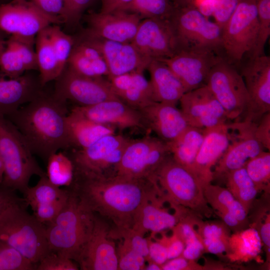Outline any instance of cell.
I'll return each mask as SVG.
<instances>
[{
  "instance_id": "56",
  "label": "cell",
  "mask_w": 270,
  "mask_h": 270,
  "mask_svg": "<svg viewBox=\"0 0 270 270\" xmlns=\"http://www.w3.org/2000/svg\"><path fill=\"white\" fill-rule=\"evenodd\" d=\"M24 201L18 197L16 191L0 185V215L12 205Z\"/></svg>"
},
{
  "instance_id": "61",
  "label": "cell",
  "mask_w": 270,
  "mask_h": 270,
  "mask_svg": "<svg viewBox=\"0 0 270 270\" xmlns=\"http://www.w3.org/2000/svg\"><path fill=\"white\" fill-rule=\"evenodd\" d=\"M6 34H8L0 30V42L5 39Z\"/></svg>"
},
{
  "instance_id": "4",
  "label": "cell",
  "mask_w": 270,
  "mask_h": 270,
  "mask_svg": "<svg viewBox=\"0 0 270 270\" xmlns=\"http://www.w3.org/2000/svg\"><path fill=\"white\" fill-rule=\"evenodd\" d=\"M154 179L160 196L172 206L188 208L201 218L214 214L204 192V187L191 170L176 162L170 154L156 169Z\"/></svg>"
},
{
  "instance_id": "38",
  "label": "cell",
  "mask_w": 270,
  "mask_h": 270,
  "mask_svg": "<svg viewBox=\"0 0 270 270\" xmlns=\"http://www.w3.org/2000/svg\"><path fill=\"white\" fill-rule=\"evenodd\" d=\"M46 175L48 180L58 186H70L74 180V166L70 156L58 152L48 159Z\"/></svg>"
},
{
  "instance_id": "28",
  "label": "cell",
  "mask_w": 270,
  "mask_h": 270,
  "mask_svg": "<svg viewBox=\"0 0 270 270\" xmlns=\"http://www.w3.org/2000/svg\"><path fill=\"white\" fill-rule=\"evenodd\" d=\"M109 80L118 98L136 110L156 102L150 83L143 72H131L112 77Z\"/></svg>"
},
{
  "instance_id": "50",
  "label": "cell",
  "mask_w": 270,
  "mask_h": 270,
  "mask_svg": "<svg viewBox=\"0 0 270 270\" xmlns=\"http://www.w3.org/2000/svg\"><path fill=\"white\" fill-rule=\"evenodd\" d=\"M46 14L63 22L64 0H28Z\"/></svg>"
},
{
  "instance_id": "7",
  "label": "cell",
  "mask_w": 270,
  "mask_h": 270,
  "mask_svg": "<svg viewBox=\"0 0 270 270\" xmlns=\"http://www.w3.org/2000/svg\"><path fill=\"white\" fill-rule=\"evenodd\" d=\"M174 32L179 51L209 50L224 56L222 28L210 21L196 6L176 8L168 20Z\"/></svg>"
},
{
  "instance_id": "2",
  "label": "cell",
  "mask_w": 270,
  "mask_h": 270,
  "mask_svg": "<svg viewBox=\"0 0 270 270\" xmlns=\"http://www.w3.org/2000/svg\"><path fill=\"white\" fill-rule=\"evenodd\" d=\"M66 103L44 93L6 117L20 132L33 154L47 161L70 147Z\"/></svg>"
},
{
  "instance_id": "12",
  "label": "cell",
  "mask_w": 270,
  "mask_h": 270,
  "mask_svg": "<svg viewBox=\"0 0 270 270\" xmlns=\"http://www.w3.org/2000/svg\"><path fill=\"white\" fill-rule=\"evenodd\" d=\"M56 98L66 103L72 102L79 106L94 105L112 100H118L110 80L101 78L80 75L67 66L56 80ZM120 100V99H119Z\"/></svg>"
},
{
  "instance_id": "57",
  "label": "cell",
  "mask_w": 270,
  "mask_h": 270,
  "mask_svg": "<svg viewBox=\"0 0 270 270\" xmlns=\"http://www.w3.org/2000/svg\"><path fill=\"white\" fill-rule=\"evenodd\" d=\"M258 226L254 228L258 231L262 242L264 245L267 260H270V215L266 214L264 222L261 221L256 223Z\"/></svg>"
},
{
  "instance_id": "58",
  "label": "cell",
  "mask_w": 270,
  "mask_h": 270,
  "mask_svg": "<svg viewBox=\"0 0 270 270\" xmlns=\"http://www.w3.org/2000/svg\"><path fill=\"white\" fill-rule=\"evenodd\" d=\"M132 0H101V12L108 13L119 10Z\"/></svg>"
},
{
  "instance_id": "36",
  "label": "cell",
  "mask_w": 270,
  "mask_h": 270,
  "mask_svg": "<svg viewBox=\"0 0 270 270\" xmlns=\"http://www.w3.org/2000/svg\"><path fill=\"white\" fill-rule=\"evenodd\" d=\"M222 178L225 180L226 188L248 214L258 192L245 168L230 171Z\"/></svg>"
},
{
  "instance_id": "21",
  "label": "cell",
  "mask_w": 270,
  "mask_h": 270,
  "mask_svg": "<svg viewBox=\"0 0 270 270\" xmlns=\"http://www.w3.org/2000/svg\"><path fill=\"white\" fill-rule=\"evenodd\" d=\"M85 35L108 40L131 42L142 20L137 14L122 10L93 12L86 18Z\"/></svg>"
},
{
  "instance_id": "52",
  "label": "cell",
  "mask_w": 270,
  "mask_h": 270,
  "mask_svg": "<svg viewBox=\"0 0 270 270\" xmlns=\"http://www.w3.org/2000/svg\"><path fill=\"white\" fill-rule=\"evenodd\" d=\"M254 134L264 149L270 150V112L264 114L256 122Z\"/></svg>"
},
{
  "instance_id": "39",
  "label": "cell",
  "mask_w": 270,
  "mask_h": 270,
  "mask_svg": "<svg viewBox=\"0 0 270 270\" xmlns=\"http://www.w3.org/2000/svg\"><path fill=\"white\" fill-rule=\"evenodd\" d=\"M66 66L76 74L85 76L101 78L108 76V68L104 58L92 60L85 57L73 48Z\"/></svg>"
},
{
  "instance_id": "48",
  "label": "cell",
  "mask_w": 270,
  "mask_h": 270,
  "mask_svg": "<svg viewBox=\"0 0 270 270\" xmlns=\"http://www.w3.org/2000/svg\"><path fill=\"white\" fill-rule=\"evenodd\" d=\"M96 0H64V23L74 24L78 23L84 10Z\"/></svg>"
},
{
  "instance_id": "46",
  "label": "cell",
  "mask_w": 270,
  "mask_h": 270,
  "mask_svg": "<svg viewBox=\"0 0 270 270\" xmlns=\"http://www.w3.org/2000/svg\"><path fill=\"white\" fill-rule=\"evenodd\" d=\"M116 247L118 270H144L145 258L136 252L124 240L121 239Z\"/></svg>"
},
{
  "instance_id": "42",
  "label": "cell",
  "mask_w": 270,
  "mask_h": 270,
  "mask_svg": "<svg viewBox=\"0 0 270 270\" xmlns=\"http://www.w3.org/2000/svg\"><path fill=\"white\" fill-rule=\"evenodd\" d=\"M258 30L254 46L246 57L264 54V47L270 35V0H256Z\"/></svg>"
},
{
  "instance_id": "60",
  "label": "cell",
  "mask_w": 270,
  "mask_h": 270,
  "mask_svg": "<svg viewBox=\"0 0 270 270\" xmlns=\"http://www.w3.org/2000/svg\"><path fill=\"white\" fill-rule=\"evenodd\" d=\"M4 177V166L0 157V185L2 184Z\"/></svg>"
},
{
  "instance_id": "35",
  "label": "cell",
  "mask_w": 270,
  "mask_h": 270,
  "mask_svg": "<svg viewBox=\"0 0 270 270\" xmlns=\"http://www.w3.org/2000/svg\"><path fill=\"white\" fill-rule=\"evenodd\" d=\"M262 243L259 234L254 228L236 232L230 238L228 257L232 261L253 260L260 252Z\"/></svg>"
},
{
  "instance_id": "9",
  "label": "cell",
  "mask_w": 270,
  "mask_h": 270,
  "mask_svg": "<svg viewBox=\"0 0 270 270\" xmlns=\"http://www.w3.org/2000/svg\"><path fill=\"white\" fill-rule=\"evenodd\" d=\"M206 85L224 109L228 120L244 116L250 98L244 80L237 68L224 58L210 69Z\"/></svg>"
},
{
  "instance_id": "45",
  "label": "cell",
  "mask_w": 270,
  "mask_h": 270,
  "mask_svg": "<svg viewBox=\"0 0 270 270\" xmlns=\"http://www.w3.org/2000/svg\"><path fill=\"white\" fill-rule=\"evenodd\" d=\"M36 266L14 248L0 242V270H33Z\"/></svg>"
},
{
  "instance_id": "17",
  "label": "cell",
  "mask_w": 270,
  "mask_h": 270,
  "mask_svg": "<svg viewBox=\"0 0 270 270\" xmlns=\"http://www.w3.org/2000/svg\"><path fill=\"white\" fill-rule=\"evenodd\" d=\"M78 40L100 52L108 68V78L131 72H144L152 60L144 56L132 42L108 40L83 34Z\"/></svg>"
},
{
  "instance_id": "1",
  "label": "cell",
  "mask_w": 270,
  "mask_h": 270,
  "mask_svg": "<svg viewBox=\"0 0 270 270\" xmlns=\"http://www.w3.org/2000/svg\"><path fill=\"white\" fill-rule=\"evenodd\" d=\"M73 190L95 214L111 220L114 230L132 228L136 212L156 188L154 180L74 172Z\"/></svg>"
},
{
  "instance_id": "47",
  "label": "cell",
  "mask_w": 270,
  "mask_h": 270,
  "mask_svg": "<svg viewBox=\"0 0 270 270\" xmlns=\"http://www.w3.org/2000/svg\"><path fill=\"white\" fill-rule=\"evenodd\" d=\"M38 270H78L73 260L60 254L50 251L36 265Z\"/></svg>"
},
{
  "instance_id": "24",
  "label": "cell",
  "mask_w": 270,
  "mask_h": 270,
  "mask_svg": "<svg viewBox=\"0 0 270 270\" xmlns=\"http://www.w3.org/2000/svg\"><path fill=\"white\" fill-rule=\"evenodd\" d=\"M230 137L227 123L205 129L204 138L194 166V172L204 187L213 180L212 168L226 150Z\"/></svg>"
},
{
  "instance_id": "8",
  "label": "cell",
  "mask_w": 270,
  "mask_h": 270,
  "mask_svg": "<svg viewBox=\"0 0 270 270\" xmlns=\"http://www.w3.org/2000/svg\"><path fill=\"white\" fill-rule=\"evenodd\" d=\"M256 0H242L222 30L224 58L236 67L252 50L256 40Z\"/></svg>"
},
{
  "instance_id": "49",
  "label": "cell",
  "mask_w": 270,
  "mask_h": 270,
  "mask_svg": "<svg viewBox=\"0 0 270 270\" xmlns=\"http://www.w3.org/2000/svg\"><path fill=\"white\" fill-rule=\"evenodd\" d=\"M242 0H218L213 16L217 23L222 29Z\"/></svg>"
},
{
  "instance_id": "44",
  "label": "cell",
  "mask_w": 270,
  "mask_h": 270,
  "mask_svg": "<svg viewBox=\"0 0 270 270\" xmlns=\"http://www.w3.org/2000/svg\"><path fill=\"white\" fill-rule=\"evenodd\" d=\"M36 38H19L10 36L7 43L14 50L26 70H38L36 50Z\"/></svg>"
},
{
  "instance_id": "18",
  "label": "cell",
  "mask_w": 270,
  "mask_h": 270,
  "mask_svg": "<svg viewBox=\"0 0 270 270\" xmlns=\"http://www.w3.org/2000/svg\"><path fill=\"white\" fill-rule=\"evenodd\" d=\"M106 221L96 214L92 231L76 260L82 270H118L116 247Z\"/></svg>"
},
{
  "instance_id": "53",
  "label": "cell",
  "mask_w": 270,
  "mask_h": 270,
  "mask_svg": "<svg viewBox=\"0 0 270 270\" xmlns=\"http://www.w3.org/2000/svg\"><path fill=\"white\" fill-rule=\"evenodd\" d=\"M152 238H147L148 256L146 260H150L161 266L168 260L167 250L162 244Z\"/></svg>"
},
{
  "instance_id": "29",
  "label": "cell",
  "mask_w": 270,
  "mask_h": 270,
  "mask_svg": "<svg viewBox=\"0 0 270 270\" xmlns=\"http://www.w3.org/2000/svg\"><path fill=\"white\" fill-rule=\"evenodd\" d=\"M146 70L150 72L155 101L176 105L186 92L178 78L165 64L157 59H152Z\"/></svg>"
},
{
  "instance_id": "6",
  "label": "cell",
  "mask_w": 270,
  "mask_h": 270,
  "mask_svg": "<svg viewBox=\"0 0 270 270\" xmlns=\"http://www.w3.org/2000/svg\"><path fill=\"white\" fill-rule=\"evenodd\" d=\"M33 154L16 128L0 116V157L4 166L2 184L24 194L33 176H46Z\"/></svg>"
},
{
  "instance_id": "51",
  "label": "cell",
  "mask_w": 270,
  "mask_h": 270,
  "mask_svg": "<svg viewBox=\"0 0 270 270\" xmlns=\"http://www.w3.org/2000/svg\"><path fill=\"white\" fill-rule=\"evenodd\" d=\"M163 232H162L161 238H159L151 236L164 246L167 250L168 260L180 256L185 247L183 241L174 232L170 236H168Z\"/></svg>"
},
{
  "instance_id": "19",
  "label": "cell",
  "mask_w": 270,
  "mask_h": 270,
  "mask_svg": "<svg viewBox=\"0 0 270 270\" xmlns=\"http://www.w3.org/2000/svg\"><path fill=\"white\" fill-rule=\"evenodd\" d=\"M144 56L151 59L172 57L179 52L176 37L169 20H141L131 42Z\"/></svg>"
},
{
  "instance_id": "59",
  "label": "cell",
  "mask_w": 270,
  "mask_h": 270,
  "mask_svg": "<svg viewBox=\"0 0 270 270\" xmlns=\"http://www.w3.org/2000/svg\"><path fill=\"white\" fill-rule=\"evenodd\" d=\"M146 262L148 264H146L145 270H162L161 266L154 262L148 260Z\"/></svg>"
},
{
  "instance_id": "20",
  "label": "cell",
  "mask_w": 270,
  "mask_h": 270,
  "mask_svg": "<svg viewBox=\"0 0 270 270\" xmlns=\"http://www.w3.org/2000/svg\"><path fill=\"white\" fill-rule=\"evenodd\" d=\"M180 110L190 126L208 128L226 123V112L206 86L185 92L180 98Z\"/></svg>"
},
{
  "instance_id": "62",
  "label": "cell",
  "mask_w": 270,
  "mask_h": 270,
  "mask_svg": "<svg viewBox=\"0 0 270 270\" xmlns=\"http://www.w3.org/2000/svg\"><path fill=\"white\" fill-rule=\"evenodd\" d=\"M2 4V2L1 0H0V6Z\"/></svg>"
},
{
  "instance_id": "54",
  "label": "cell",
  "mask_w": 270,
  "mask_h": 270,
  "mask_svg": "<svg viewBox=\"0 0 270 270\" xmlns=\"http://www.w3.org/2000/svg\"><path fill=\"white\" fill-rule=\"evenodd\" d=\"M162 270H203L204 267L198 264L196 260H188L181 255L168 260L161 265Z\"/></svg>"
},
{
  "instance_id": "13",
  "label": "cell",
  "mask_w": 270,
  "mask_h": 270,
  "mask_svg": "<svg viewBox=\"0 0 270 270\" xmlns=\"http://www.w3.org/2000/svg\"><path fill=\"white\" fill-rule=\"evenodd\" d=\"M62 23L36 8L28 0H12L0 6V30L10 36L36 38L42 30Z\"/></svg>"
},
{
  "instance_id": "11",
  "label": "cell",
  "mask_w": 270,
  "mask_h": 270,
  "mask_svg": "<svg viewBox=\"0 0 270 270\" xmlns=\"http://www.w3.org/2000/svg\"><path fill=\"white\" fill-rule=\"evenodd\" d=\"M170 154L167 144L158 138L146 136L131 140L117 166L115 176L152 180L158 168Z\"/></svg>"
},
{
  "instance_id": "22",
  "label": "cell",
  "mask_w": 270,
  "mask_h": 270,
  "mask_svg": "<svg viewBox=\"0 0 270 270\" xmlns=\"http://www.w3.org/2000/svg\"><path fill=\"white\" fill-rule=\"evenodd\" d=\"M72 110L90 120L116 128H148L140 112L119 99L90 106H76Z\"/></svg>"
},
{
  "instance_id": "14",
  "label": "cell",
  "mask_w": 270,
  "mask_h": 270,
  "mask_svg": "<svg viewBox=\"0 0 270 270\" xmlns=\"http://www.w3.org/2000/svg\"><path fill=\"white\" fill-rule=\"evenodd\" d=\"M256 122L244 118L228 124L230 141L226 150L216 164L213 180L228 172L244 168L246 162L264 150L256 138Z\"/></svg>"
},
{
  "instance_id": "31",
  "label": "cell",
  "mask_w": 270,
  "mask_h": 270,
  "mask_svg": "<svg viewBox=\"0 0 270 270\" xmlns=\"http://www.w3.org/2000/svg\"><path fill=\"white\" fill-rule=\"evenodd\" d=\"M204 192L208 204L222 222L234 230L239 228L241 224L236 218L242 214L244 209L230 192L212 183L204 187Z\"/></svg>"
},
{
  "instance_id": "41",
  "label": "cell",
  "mask_w": 270,
  "mask_h": 270,
  "mask_svg": "<svg viewBox=\"0 0 270 270\" xmlns=\"http://www.w3.org/2000/svg\"><path fill=\"white\" fill-rule=\"evenodd\" d=\"M48 32L59 70L62 74L66 66L75 38L63 32L58 24L50 26L48 27Z\"/></svg>"
},
{
  "instance_id": "25",
  "label": "cell",
  "mask_w": 270,
  "mask_h": 270,
  "mask_svg": "<svg viewBox=\"0 0 270 270\" xmlns=\"http://www.w3.org/2000/svg\"><path fill=\"white\" fill-rule=\"evenodd\" d=\"M139 110L147 127L166 143L174 140L189 126L176 105L155 102Z\"/></svg>"
},
{
  "instance_id": "30",
  "label": "cell",
  "mask_w": 270,
  "mask_h": 270,
  "mask_svg": "<svg viewBox=\"0 0 270 270\" xmlns=\"http://www.w3.org/2000/svg\"><path fill=\"white\" fill-rule=\"evenodd\" d=\"M66 124L71 146L86 148L100 138L116 133V128L90 120L71 110L66 116Z\"/></svg>"
},
{
  "instance_id": "40",
  "label": "cell",
  "mask_w": 270,
  "mask_h": 270,
  "mask_svg": "<svg viewBox=\"0 0 270 270\" xmlns=\"http://www.w3.org/2000/svg\"><path fill=\"white\" fill-rule=\"evenodd\" d=\"M244 168L258 192L268 191L270 184V152L262 151L250 158Z\"/></svg>"
},
{
  "instance_id": "26",
  "label": "cell",
  "mask_w": 270,
  "mask_h": 270,
  "mask_svg": "<svg viewBox=\"0 0 270 270\" xmlns=\"http://www.w3.org/2000/svg\"><path fill=\"white\" fill-rule=\"evenodd\" d=\"M40 79L29 74L14 78L0 74V116L6 117L43 92Z\"/></svg>"
},
{
  "instance_id": "34",
  "label": "cell",
  "mask_w": 270,
  "mask_h": 270,
  "mask_svg": "<svg viewBox=\"0 0 270 270\" xmlns=\"http://www.w3.org/2000/svg\"><path fill=\"white\" fill-rule=\"evenodd\" d=\"M49 26L38 32L35 40L38 66L40 73L39 79L42 86L56 80L61 74L50 38Z\"/></svg>"
},
{
  "instance_id": "15",
  "label": "cell",
  "mask_w": 270,
  "mask_h": 270,
  "mask_svg": "<svg viewBox=\"0 0 270 270\" xmlns=\"http://www.w3.org/2000/svg\"><path fill=\"white\" fill-rule=\"evenodd\" d=\"M247 58L236 68L250 98L244 118L256 122L264 114L270 112V57L264 54Z\"/></svg>"
},
{
  "instance_id": "5",
  "label": "cell",
  "mask_w": 270,
  "mask_h": 270,
  "mask_svg": "<svg viewBox=\"0 0 270 270\" xmlns=\"http://www.w3.org/2000/svg\"><path fill=\"white\" fill-rule=\"evenodd\" d=\"M25 201L0 215V242L21 253L36 266L50 252L46 227L26 210Z\"/></svg>"
},
{
  "instance_id": "23",
  "label": "cell",
  "mask_w": 270,
  "mask_h": 270,
  "mask_svg": "<svg viewBox=\"0 0 270 270\" xmlns=\"http://www.w3.org/2000/svg\"><path fill=\"white\" fill-rule=\"evenodd\" d=\"M24 194L27 206H30L34 216L46 224L53 220L64 206L69 190L52 184L46 175L40 177L36 184L28 187Z\"/></svg>"
},
{
  "instance_id": "16",
  "label": "cell",
  "mask_w": 270,
  "mask_h": 270,
  "mask_svg": "<svg viewBox=\"0 0 270 270\" xmlns=\"http://www.w3.org/2000/svg\"><path fill=\"white\" fill-rule=\"evenodd\" d=\"M224 58L209 50H182L168 58L157 59L165 64L183 84L186 92L206 85L212 68Z\"/></svg>"
},
{
  "instance_id": "37",
  "label": "cell",
  "mask_w": 270,
  "mask_h": 270,
  "mask_svg": "<svg viewBox=\"0 0 270 270\" xmlns=\"http://www.w3.org/2000/svg\"><path fill=\"white\" fill-rule=\"evenodd\" d=\"M174 8L172 0H132L119 10L135 14L142 20H168Z\"/></svg>"
},
{
  "instance_id": "63",
  "label": "cell",
  "mask_w": 270,
  "mask_h": 270,
  "mask_svg": "<svg viewBox=\"0 0 270 270\" xmlns=\"http://www.w3.org/2000/svg\"></svg>"
},
{
  "instance_id": "32",
  "label": "cell",
  "mask_w": 270,
  "mask_h": 270,
  "mask_svg": "<svg viewBox=\"0 0 270 270\" xmlns=\"http://www.w3.org/2000/svg\"><path fill=\"white\" fill-rule=\"evenodd\" d=\"M205 129L188 126L174 140L166 143L173 158L192 170L196 158L202 144Z\"/></svg>"
},
{
  "instance_id": "33",
  "label": "cell",
  "mask_w": 270,
  "mask_h": 270,
  "mask_svg": "<svg viewBox=\"0 0 270 270\" xmlns=\"http://www.w3.org/2000/svg\"><path fill=\"white\" fill-rule=\"evenodd\" d=\"M192 218L205 252L216 255L227 254L230 236L228 226L223 222H204L194 214Z\"/></svg>"
},
{
  "instance_id": "27",
  "label": "cell",
  "mask_w": 270,
  "mask_h": 270,
  "mask_svg": "<svg viewBox=\"0 0 270 270\" xmlns=\"http://www.w3.org/2000/svg\"><path fill=\"white\" fill-rule=\"evenodd\" d=\"M157 188L144 200L136 212L132 228L144 236L147 232L152 234L166 229H172L178 223L179 216L175 212L171 214L163 208V198L160 196Z\"/></svg>"
},
{
  "instance_id": "64",
  "label": "cell",
  "mask_w": 270,
  "mask_h": 270,
  "mask_svg": "<svg viewBox=\"0 0 270 270\" xmlns=\"http://www.w3.org/2000/svg\"><path fill=\"white\" fill-rule=\"evenodd\" d=\"M1 42V41H0Z\"/></svg>"
},
{
  "instance_id": "43",
  "label": "cell",
  "mask_w": 270,
  "mask_h": 270,
  "mask_svg": "<svg viewBox=\"0 0 270 270\" xmlns=\"http://www.w3.org/2000/svg\"><path fill=\"white\" fill-rule=\"evenodd\" d=\"M26 69L14 50L4 39L0 42V74L8 78H18Z\"/></svg>"
},
{
  "instance_id": "55",
  "label": "cell",
  "mask_w": 270,
  "mask_h": 270,
  "mask_svg": "<svg viewBox=\"0 0 270 270\" xmlns=\"http://www.w3.org/2000/svg\"><path fill=\"white\" fill-rule=\"evenodd\" d=\"M184 244L185 247L181 256L187 260H196L205 252L198 234L186 241Z\"/></svg>"
},
{
  "instance_id": "3",
  "label": "cell",
  "mask_w": 270,
  "mask_h": 270,
  "mask_svg": "<svg viewBox=\"0 0 270 270\" xmlns=\"http://www.w3.org/2000/svg\"><path fill=\"white\" fill-rule=\"evenodd\" d=\"M67 201L60 212L46 224L50 251L76 262L93 230L96 214L70 188Z\"/></svg>"
},
{
  "instance_id": "10",
  "label": "cell",
  "mask_w": 270,
  "mask_h": 270,
  "mask_svg": "<svg viewBox=\"0 0 270 270\" xmlns=\"http://www.w3.org/2000/svg\"><path fill=\"white\" fill-rule=\"evenodd\" d=\"M130 140L114 133L103 136L86 148L74 150L70 157L74 172L106 177L115 176L117 166Z\"/></svg>"
}]
</instances>
